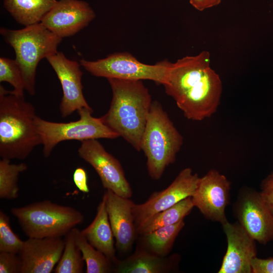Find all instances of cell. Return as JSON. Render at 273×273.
<instances>
[{"label":"cell","instance_id":"f546056e","mask_svg":"<svg viewBox=\"0 0 273 273\" xmlns=\"http://www.w3.org/2000/svg\"><path fill=\"white\" fill-rule=\"evenodd\" d=\"M252 273H273V257H254L251 262Z\"/></svg>","mask_w":273,"mask_h":273},{"label":"cell","instance_id":"ffe728a7","mask_svg":"<svg viewBox=\"0 0 273 273\" xmlns=\"http://www.w3.org/2000/svg\"><path fill=\"white\" fill-rule=\"evenodd\" d=\"M56 0H4L5 8L17 22L25 26L39 23Z\"/></svg>","mask_w":273,"mask_h":273},{"label":"cell","instance_id":"4fadbf2b","mask_svg":"<svg viewBox=\"0 0 273 273\" xmlns=\"http://www.w3.org/2000/svg\"><path fill=\"white\" fill-rule=\"evenodd\" d=\"M56 72L62 85L63 97L60 111L63 118L68 117L82 108L92 109L82 92V72L76 61L67 59L62 52L46 58Z\"/></svg>","mask_w":273,"mask_h":273},{"label":"cell","instance_id":"5b68a950","mask_svg":"<svg viewBox=\"0 0 273 273\" xmlns=\"http://www.w3.org/2000/svg\"><path fill=\"white\" fill-rule=\"evenodd\" d=\"M0 33L15 51V60L22 71L25 89L30 95H34L37 65L42 59L58 52L57 48L62 38L41 23L20 30L1 28Z\"/></svg>","mask_w":273,"mask_h":273},{"label":"cell","instance_id":"e0dca14e","mask_svg":"<svg viewBox=\"0 0 273 273\" xmlns=\"http://www.w3.org/2000/svg\"><path fill=\"white\" fill-rule=\"evenodd\" d=\"M106 209L116 246L122 252L131 248L137 234L132 214L134 203L130 198L120 196L110 190L104 194Z\"/></svg>","mask_w":273,"mask_h":273},{"label":"cell","instance_id":"d6986e66","mask_svg":"<svg viewBox=\"0 0 273 273\" xmlns=\"http://www.w3.org/2000/svg\"><path fill=\"white\" fill-rule=\"evenodd\" d=\"M176 258H169L153 254L145 249H140L122 261H118L113 270L118 273H164L173 268Z\"/></svg>","mask_w":273,"mask_h":273},{"label":"cell","instance_id":"8fae6325","mask_svg":"<svg viewBox=\"0 0 273 273\" xmlns=\"http://www.w3.org/2000/svg\"><path fill=\"white\" fill-rule=\"evenodd\" d=\"M231 182L215 169L200 177L191 197L194 207L206 218L221 225L228 220L225 209L231 200Z\"/></svg>","mask_w":273,"mask_h":273},{"label":"cell","instance_id":"cb8c5ba5","mask_svg":"<svg viewBox=\"0 0 273 273\" xmlns=\"http://www.w3.org/2000/svg\"><path fill=\"white\" fill-rule=\"evenodd\" d=\"M75 228L65 236L64 248L57 264L55 273H82L84 262L81 252L75 240Z\"/></svg>","mask_w":273,"mask_h":273},{"label":"cell","instance_id":"44dd1931","mask_svg":"<svg viewBox=\"0 0 273 273\" xmlns=\"http://www.w3.org/2000/svg\"><path fill=\"white\" fill-rule=\"evenodd\" d=\"M194 207L191 197H188L142 221L136 226V233L143 235L159 228L177 223L184 220Z\"/></svg>","mask_w":273,"mask_h":273},{"label":"cell","instance_id":"7a4b0ae2","mask_svg":"<svg viewBox=\"0 0 273 273\" xmlns=\"http://www.w3.org/2000/svg\"><path fill=\"white\" fill-rule=\"evenodd\" d=\"M107 79L112 98L109 110L100 118L109 128L140 151L152 103L149 90L141 80Z\"/></svg>","mask_w":273,"mask_h":273},{"label":"cell","instance_id":"5bb4252c","mask_svg":"<svg viewBox=\"0 0 273 273\" xmlns=\"http://www.w3.org/2000/svg\"><path fill=\"white\" fill-rule=\"evenodd\" d=\"M95 16V12L85 2L60 0L40 23L63 38L72 36L87 26Z\"/></svg>","mask_w":273,"mask_h":273},{"label":"cell","instance_id":"9c48e42d","mask_svg":"<svg viewBox=\"0 0 273 273\" xmlns=\"http://www.w3.org/2000/svg\"><path fill=\"white\" fill-rule=\"evenodd\" d=\"M233 211L237 221L256 242L265 245L273 241V214L260 192L242 188Z\"/></svg>","mask_w":273,"mask_h":273},{"label":"cell","instance_id":"603a6c76","mask_svg":"<svg viewBox=\"0 0 273 273\" xmlns=\"http://www.w3.org/2000/svg\"><path fill=\"white\" fill-rule=\"evenodd\" d=\"M75 240L86 264V273H109L113 270L112 261L93 246L75 228Z\"/></svg>","mask_w":273,"mask_h":273},{"label":"cell","instance_id":"1f68e13d","mask_svg":"<svg viewBox=\"0 0 273 273\" xmlns=\"http://www.w3.org/2000/svg\"><path fill=\"white\" fill-rule=\"evenodd\" d=\"M222 0H190L192 6L196 10L203 11L218 5Z\"/></svg>","mask_w":273,"mask_h":273},{"label":"cell","instance_id":"3957f363","mask_svg":"<svg viewBox=\"0 0 273 273\" xmlns=\"http://www.w3.org/2000/svg\"><path fill=\"white\" fill-rule=\"evenodd\" d=\"M35 109L24 95L0 85V156L23 160L41 144L35 125Z\"/></svg>","mask_w":273,"mask_h":273},{"label":"cell","instance_id":"6da1fadb","mask_svg":"<svg viewBox=\"0 0 273 273\" xmlns=\"http://www.w3.org/2000/svg\"><path fill=\"white\" fill-rule=\"evenodd\" d=\"M210 64V54L206 51L169 63L163 85L189 119L209 118L219 106L222 84Z\"/></svg>","mask_w":273,"mask_h":273},{"label":"cell","instance_id":"83f0119b","mask_svg":"<svg viewBox=\"0 0 273 273\" xmlns=\"http://www.w3.org/2000/svg\"><path fill=\"white\" fill-rule=\"evenodd\" d=\"M21 259L17 254L0 252V273H21Z\"/></svg>","mask_w":273,"mask_h":273},{"label":"cell","instance_id":"52a82bcc","mask_svg":"<svg viewBox=\"0 0 273 273\" xmlns=\"http://www.w3.org/2000/svg\"><path fill=\"white\" fill-rule=\"evenodd\" d=\"M77 112L80 118L67 123L49 121L36 116L35 125L43 146L44 157H48L55 147L63 141L81 142L101 138L113 139L119 136L105 124L100 117H93L92 109L82 108Z\"/></svg>","mask_w":273,"mask_h":273},{"label":"cell","instance_id":"ac0fdd59","mask_svg":"<svg viewBox=\"0 0 273 273\" xmlns=\"http://www.w3.org/2000/svg\"><path fill=\"white\" fill-rule=\"evenodd\" d=\"M81 235L95 248L102 252L112 262L118 260L116 256L114 235L106 209V199L103 195L93 221L80 231Z\"/></svg>","mask_w":273,"mask_h":273},{"label":"cell","instance_id":"f1b7e54d","mask_svg":"<svg viewBox=\"0 0 273 273\" xmlns=\"http://www.w3.org/2000/svg\"><path fill=\"white\" fill-rule=\"evenodd\" d=\"M265 202L273 214V172L261 181L259 191Z\"/></svg>","mask_w":273,"mask_h":273},{"label":"cell","instance_id":"d4e9b609","mask_svg":"<svg viewBox=\"0 0 273 273\" xmlns=\"http://www.w3.org/2000/svg\"><path fill=\"white\" fill-rule=\"evenodd\" d=\"M10 160L3 158L0 160V198L3 199L13 200L18 198L19 175L27 169L26 164H12Z\"/></svg>","mask_w":273,"mask_h":273},{"label":"cell","instance_id":"ba28073f","mask_svg":"<svg viewBox=\"0 0 273 273\" xmlns=\"http://www.w3.org/2000/svg\"><path fill=\"white\" fill-rule=\"evenodd\" d=\"M80 64L93 75L124 80H150L163 85L170 62L164 60L154 65L140 62L127 52L116 53L95 61L84 59Z\"/></svg>","mask_w":273,"mask_h":273},{"label":"cell","instance_id":"4dcf8cb0","mask_svg":"<svg viewBox=\"0 0 273 273\" xmlns=\"http://www.w3.org/2000/svg\"><path fill=\"white\" fill-rule=\"evenodd\" d=\"M73 180L75 186L80 191L84 193L89 192L87 174L83 168L78 167L75 170L73 174Z\"/></svg>","mask_w":273,"mask_h":273},{"label":"cell","instance_id":"7c38bea8","mask_svg":"<svg viewBox=\"0 0 273 273\" xmlns=\"http://www.w3.org/2000/svg\"><path fill=\"white\" fill-rule=\"evenodd\" d=\"M199 178L191 168H184L166 188L154 192L143 203L134 204L132 211L135 226L149 216L192 197Z\"/></svg>","mask_w":273,"mask_h":273},{"label":"cell","instance_id":"9a60e30c","mask_svg":"<svg viewBox=\"0 0 273 273\" xmlns=\"http://www.w3.org/2000/svg\"><path fill=\"white\" fill-rule=\"evenodd\" d=\"M227 249L218 273H252L251 262L257 256L256 241L236 221L222 225Z\"/></svg>","mask_w":273,"mask_h":273},{"label":"cell","instance_id":"7402d4cb","mask_svg":"<svg viewBox=\"0 0 273 273\" xmlns=\"http://www.w3.org/2000/svg\"><path fill=\"white\" fill-rule=\"evenodd\" d=\"M183 220L173 225L159 228L141 235L144 249L161 257H165L171 250L175 240L185 226Z\"/></svg>","mask_w":273,"mask_h":273},{"label":"cell","instance_id":"30bf717a","mask_svg":"<svg viewBox=\"0 0 273 273\" xmlns=\"http://www.w3.org/2000/svg\"><path fill=\"white\" fill-rule=\"evenodd\" d=\"M78 153L94 168L105 189L123 197L131 198L132 190L120 163L97 139L81 141Z\"/></svg>","mask_w":273,"mask_h":273},{"label":"cell","instance_id":"2e32d148","mask_svg":"<svg viewBox=\"0 0 273 273\" xmlns=\"http://www.w3.org/2000/svg\"><path fill=\"white\" fill-rule=\"evenodd\" d=\"M65 245L62 237L28 238L19 253L21 273H51L62 254Z\"/></svg>","mask_w":273,"mask_h":273},{"label":"cell","instance_id":"8992f818","mask_svg":"<svg viewBox=\"0 0 273 273\" xmlns=\"http://www.w3.org/2000/svg\"><path fill=\"white\" fill-rule=\"evenodd\" d=\"M11 212L28 238L65 236L84 219L83 214L74 207L48 200L13 207Z\"/></svg>","mask_w":273,"mask_h":273},{"label":"cell","instance_id":"484cf974","mask_svg":"<svg viewBox=\"0 0 273 273\" xmlns=\"http://www.w3.org/2000/svg\"><path fill=\"white\" fill-rule=\"evenodd\" d=\"M12 230L9 215L0 210V252L19 254L24 243Z\"/></svg>","mask_w":273,"mask_h":273},{"label":"cell","instance_id":"4316f807","mask_svg":"<svg viewBox=\"0 0 273 273\" xmlns=\"http://www.w3.org/2000/svg\"><path fill=\"white\" fill-rule=\"evenodd\" d=\"M0 81L9 83L13 86L15 93L24 95V79L21 69L16 60L1 57Z\"/></svg>","mask_w":273,"mask_h":273},{"label":"cell","instance_id":"277c9868","mask_svg":"<svg viewBox=\"0 0 273 273\" xmlns=\"http://www.w3.org/2000/svg\"><path fill=\"white\" fill-rule=\"evenodd\" d=\"M183 143V136L161 105L152 102L141 143L152 179H160L166 168L174 162Z\"/></svg>","mask_w":273,"mask_h":273}]
</instances>
